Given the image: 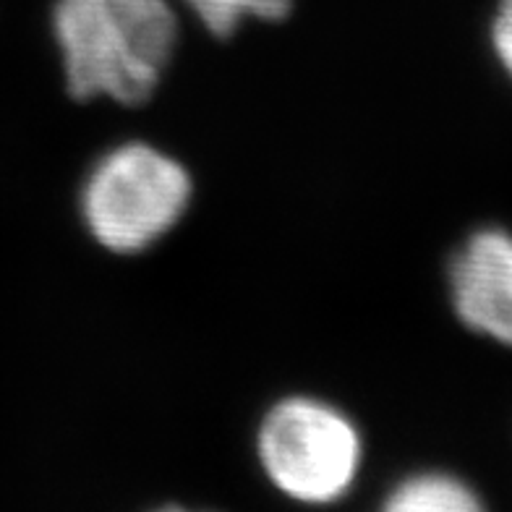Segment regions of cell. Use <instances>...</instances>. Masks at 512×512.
I'll use <instances>...</instances> for the list:
<instances>
[{"instance_id":"7a4b0ae2","label":"cell","mask_w":512,"mask_h":512,"mask_svg":"<svg viewBox=\"0 0 512 512\" xmlns=\"http://www.w3.org/2000/svg\"><path fill=\"white\" fill-rule=\"evenodd\" d=\"M194 181L181 160L147 142H126L89 168L81 220L102 249L131 256L152 249L189 212Z\"/></svg>"},{"instance_id":"8992f818","label":"cell","mask_w":512,"mask_h":512,"mask_svg":"<svg viewBox=\"0 0 512 512\" xmlns=\"http://www.w3.org/2000/svg\"><path fill=\"white\" fill-rule=\"evenodd\" d=\"M215 37L236 34L246 19L283 21L293 0H178Z\"/></svg>"},{"instance_id":"5b68a950","label":"cell","mask_w":512,"mask_h":512,"mask_svg":"<svg viewBox=\"0 0 512 512\" xmlns=\"http://www.w3.org/2000/svg\"><path fill=\"white\" fill-rule=\"evenodd\" d=\"M481 507L484 502L471 486L442 471L413 473L384 499L390 512H476Z\"/></svg>"},{"instance_id":"3957f363","label":"cell","mask_w":512,"mask_h":512,"mask_svg":"<svg viewBox=\"0 0 512 512\" xmlns=\"http://www.w3.org/2000/svg\"><path fill=\"white\" fill-rule=\"evenodd\" d=\"M256 458L270 484L288 499L332 505L356 486L364 442L337 405L290 395L264 413L256 429Z\"/></svg>"},{"instance_id":"277c9868","label":"cell","mask_w":512,"mask_h":512,"mask_svg":"<svg viewBox=\"0 0 512 512\" xmlns=\"http://www.w3.org/2000/svg\"><path fill=\"white\" fill-rule=\"evenodd\" d=\"M450 301L468 330L512 348V233L481 228L450 259Z\"/></svg>"},{"instance_id":"6da1fadb","label":"cell","mask_w":512,"mask_h":512,"mask_svg":"<svg viewBox=\"0 0 512 512\" xmlns=\"http://www.w3.org/2000/svg\"><path fill=\"white\" fill-rule=\"evenodd\" d=\"M53 34L68 95L131 108L160 87L181 24L173 0H55Z\"/></svg>"},{"instance_id":"52a82bcc","label":"cell","mask_w":512,"mask_h":512,"mask_svg":"<svg viewBox=\"0 0 512 512\" xmlns=\"http://www.w3.org/2000/svg\"><path fill=\"white\" fill-rule=\"evenodd\" d=\"M492 50L497 55L499 66L512 79V0H499L492 19Z\"/></svg>"}]
</instances>
